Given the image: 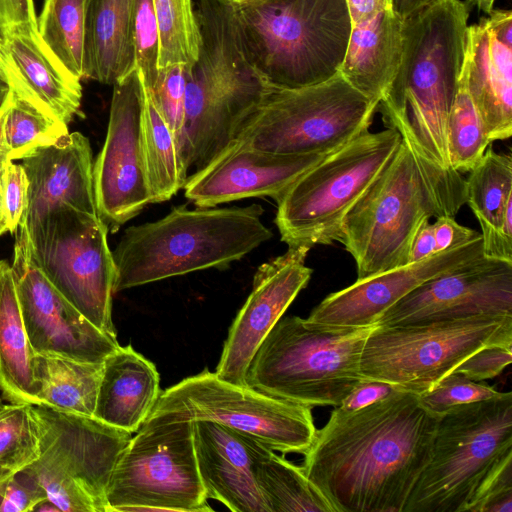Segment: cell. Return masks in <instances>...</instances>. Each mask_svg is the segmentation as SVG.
<instances>
[{
  "label": "cell",
  "instance_id": "1",
  "mask_svg": "<svg viewBox=\"0 0 512 512\" xmlns=\"http://www.w3.org/2000/svg\"><path fill=\"white\" fill-rule=\"evenodd\" d=\"M438 419L405 391L350 414L332 411L301 468L334 512H403Z\"/></svg>",
  "mask_w": 512,
  "mask_h": 512
},
{
  "label": "cell",
  "instance_id": "2",
  "mask_svg": "<svg viewBox=\"0 0 512 512\" xmlns=\"http://www.w3.org/2000/svg\"><path fill=\"white\" fill-rule=\"evenodd\" d=\"M470 9L461 0H436L402 20L397 71L377 110L416 153L454 170L447 122L464 65Z\"/></svg>",
  "mask_w": 512,
  "mask_h": 512
},
{
  "label": "cell",
  "instance_id": "3",
  "mask_svg": "<svg viewBox=\"0 0 512 512\" xmlns=\"http://www.w3.org/2000/svg\"><path fill=\"white\" fill-rule=\"evenodd\" d=\"M201 46L185 67V114L177 141L187 175L236 141L264 101L270 85L246 48L232 0H198Z\"/></svg>",
  "mask_w": 512,
  "mask_h": 512
},
{
  "label": "cell",
  "instance_id": "4",
  "mask_svg": "<svg viewBox=\"0 0 512 512\" xmlns=\"http://www.w3.org/2000/svg\"><path fill=\"white\" fill-rule=\"evenodd\" d=\"M466 179L421 158L404 140L345 216L338 241L354 258L357 279L409 264L417 231L432 216L455 217Z\"/></svg>",
  "mask_w": 512,
  "mask_h": 512
},
{
  "label": "cell",
  "instance_id": "5",
  "mask_svg": "<svg viewBox=\"0 0 512 512\" xmlns=\"http://www.w3.org/2000/svg\"><path fill=\"white\" fill-rule=\"evenodd\" d=\"M264 209L174 207L153 222L127 228L112 251L114 293L240 260L273 232L262 222Z\"/></svg>",
  "mask_w": 512,
  "mask_h": 512
},
{
  "label": "cell",
  "instance_id": "6",
  "mask_svg": "<svg viewBox=\"0 0 512 512\" xmlns=\"http://www.w3.org/2000/svg\"><path fill=\"white\" fill-rule=\"evenodd\" d=\"M249 55L266 82L297 89L339 73L352 21L346 0H232Z\"/></svg>",
  "mask_w": 512,
  "mask_h": 512
},
{
  "label": "cell",
  "instance_id": "7",
  "mask_svg": "<svg viewBox=\"0 0 512 512\" xmlns=\"http://www.w3.org/2000/svg\"><path fill=\"white\" fill-rule=\"evenodd\" d=\"M512 464V393L454 407L437 423L431 456L403 512H471Z\"/></svg>",
  "mask_w": 512,
  "mask_h": 512
},
{
  "label": "cell",
  "instance_id": "8",
  "mask_svg": "<svg viewBox=\"0 0 512 512\" xmlns=\"http://www.w3.org/2000/svg\"><path fill=\"white\" fill-rule=\"evenodd\" d=\"M376 325L326 326L298 316H282L256 351L246 383L272 397L310 408L336 407L364 379L361 353Z\"/></svg>",
  "mask_w": 512,
  "mask_h": 512
},
{
  "label": "cell",
  "instance_id": "9",
  "mask_svg": "<svg viewBox=\"0 0 512 512\" xmlns=\"http://www.w3.org/2000/svg\"><path fill=\"white\" fill-rule=\"evenodd\" d=\"M401 140L394 128L366 131L300 175L276 201L281 240L309 248L338 241L345 216Z\"/></svg>",
  "mask_w": 512,
  "mask_h": 512
},
{
  "label": "cell",
  "instance_id": "10",
  "mask_svg": "<svg viewBox=\"0 0 512 512\" xmlns=\"http://www.w3.org/2000/svg\"><path fill=\"white\" fill-rule=\"evenodd\" d=\"M377 107L340 73L303 88L270 86L238 140L279 155L330 154L369 131Z\"/></svg>",
  "mask_w": 512,
  "mask_h": 512
},
{
  "label": "cell",
  "instance_id": "11",
  "mask_svg": "<svg viewBox=\"0 0 512 512\" xmlns=\"http://www.w3.org/2000/svg\"><path fill=\"white\" fill-rule=\"evenodd\" d=\"M512 346V316L468 318L402 326L376 325L360 358L364 379L421 394L487 345Z\"/></svg>",
  "mask_w": 512,
  "mask_h": 512
},
{
  "label": "cell",
  "instance_id": "12",
  "mask_svg": "<svg viewBox=\"0 0 512 512\" xmlns=\"http://www.w3.org/2000/svg\"><path fill=\"white\" fill-rule=\"evenodd\" d=\"M200 480L193 421L149 416L132 436L106 489L112 511H212Z\"/></svg>",
  "mask_w": 512,
  "mask_h": 512
},
{
  "label": "cell",
  "instance_id": "13",
  "mask_svg": "<svg viewBox=\"0 0 512 512\" xmlns=\"http://www.w3.org/2000/svg\"><path fill=\"white\" fill-rule=\"evenodd\" d=\"M32 256L50 283L91 323L117 338L112 321L116 276L108 228L68 205L27 227Z\"/></svg>",
  "mask_w": 512,
  "mask_h": 512
},
{
  "label": "cell",
  "instance_id": "14",
  "mask_svg": "<svg viewBox=\"0 0 512 512\" xmlns=\"http://www.w3.org/2000/svg\"><path fill=\"white\" fill-rule=\"evenodd\" d=\"M156 415L216 422L282 454L304 455L317 432L310 407L227 382L207 369L161 391L149 414Z\"/></svg>",
  "mask_w": 512,
  "mask_h": 512
},
{
  "label": "cell",
  "instance_id": "15",
  "mask_svg": "<svg viewBox=\"0 0 512 512\" xmlns=\"http://www.w3.org/2000/svg\"><path fill=\"white\" fill-rule=\"evenodd\" d=\"M107 133L93 163L97 214L114 233L152 204L143 150L146 92L135 69L115 83Z\"/></svg>",
  "mask_w": 512,
  "mask_h": 512
},
{
  "label": "cell",
  "instance_id": "16",
  "mask_svg": "<svg viewBox=\"0 0 512 512\" xmlns=\"http://www.w3.org/2000/svg\"><path fill=\"white\" fill-rule=\"evenodd\" d=\"M39 435V456L25 467L35 478L74 483L108 512L106 489L133 434L94 416L31 405Z\"/></svg>",
  "mask_w": 512,
  "mask_h": 512
},
{
  "label": "cell",
  "instance_id": "17",
  "mask_svg": "<svg viewBox=\"0 0 512 512\" xmlns=\"http://www.w3.org/2000/svg\"><path fill=\"white\" fill-rule=\"evenodd\" d=\"M11 267L34 352L103 363L118 349L117 338L91 323L45 277L33 259L23 220L16 231Z\"/></svg>",
  "mask_w": 512,
  "mask_h": 512
},
{
  "label": "cell",
  "instance_id": "18",
  "mask_svg": "<svg viewBox=\"0 0 512 512\" xmlns=\"http://www.w3.org/2000/svg\"><path fill=\"white\" fill-rule=\"evenodd\" d=\"M479 315L512 316V263L485 256L434 277L377 321L402 326Z\"/></svg>",
  "mask_w": 512,
  "mask_h": 512
},
{
  "label": "cell",
  "instance_id": "19",
  "mask_svg": "<svg viewBox=\"0 0 512 512\" xmlns=\"http://www.w3.org/2000/svg\"><path fill=\"white\" fill-rule=\"evenodd\" d=\"M310 249L288 246L284 254L258 267L252 290L224 342L215 370L220 379L248 386L247 372L256 351L311 278L312 269L305 265Z\"/></svg>",
  "mask_w": 512,
  "mask_h": 512
},
{
  "label": "cell",
  "instance_id": "20",
  "mask_svg": "<svg viewBox=\"0 0 512 512\" xmlns=\"http://www.w3.org/2000/svg\"><path fill=\"white\" fill-rule=\"evenodd\" d=\"M480 235L460 247L384 272L357 279L324 298L306 318L309 322L349 328L376 325L381 315L424 282L479 259Z\"/></svg>",
  "mask_w": 512,
  "mask_h": 512
},
{
  "label": "cell",
  "instance_id": "21",
  "mask_svg": "<svg viewBox=\"0 0 512 512\" xmlns=\"http://www.w3.org/2000/svg\"><path fill=\"white\" fill-rule=\"evenodd\" d=\"M327 155L273 154L237 139L188 176L184 195L204 208L251 197L267 196L277 201L300 175Z\"/></svg>",
  "mask_w": 512,
  "mask_h": 512
},
{
  "label": "cell",
  "instance_id": "22",
  "mask_svg": "<svg viewBox=\"0 0 512 512\" xmlns=\"http://www.w3.org/2000/svg\"><path fill=\"white\" fill-rule=\"evenodd\" d=\"M194 448L207 499L233 512H269L258 487L255 465L264 445L257 438L222 424L193 421Z\"/></svg>",
  "mask_w": 512,
  "mask_h": 512
},
{
  "label": "cell",
  "instance_id": "23",
  "mask_svg": "<svg viewBox=\"0 0 512 512\" xmlns=\"http://www.w3.org/2000/svg\"><path fill=\"white\" fill-rule=\"evenodd\" d=\"M21 160L28 180V205L22 219L27 227L61 205L98 215L92 149L85 135L68 133L53 144L36 148Z\"/></svg>",
  "mask_w": 512,
  "mask_h": 512
},
{
  "label": "cell",
  "instance_id": "24",
  "mask_svg": "<svg viewBox=\"0 0 512 512\" xmlns=\"http://www.w3.org/2000/svg\"><path fill=\"white\" fill-rule=\"evenodd\" d=\"M0 48L13 93L68 126L80 111L81 80L56 59L37 27L4 31L0 34Z\"/></svg>",
  "mask_w": 512,
  "mask_h": 512
},
{
  "label": "cell",
  "instance_id": "25",
  "mask_svg": "<svg viewBox=\"0 0 512 512\" xmlns=\"http://www.w3.org/2000/svg\"><path fill=\"white\" fill-rule=\"evenodd\" d=\"M469 94L489 142L512 134V47L490 31L487 19L467 30L463 65Z\"/></svg>",
  "mask_w": 512,
  "mask_h": 512
},
{
  "label": "cell",
  "instance_id": "26",
  "mask_svg": "<svg viewBox=\"0 0 512 512\" xmlns=\"http://www.w3.org/2000/svg\"><path fill=\"white\" fill-rule=\"evenodd\" d=\"M155 365L131 345L119 346L103 362L94 417L135 433L151 413L158 396Z\"/></svg>",
  "mask_w": 512,
  "mask_h": 512
},
{
  "label": "cell",
  "instance_id": "27",
  "mask_svg": "<svg viewBox=\"0 0 512 512\" xmlns=\"http://www.w3.org/2000/svg\"><path fill=\"white\" fill-rule=\"evenodd\" d=\"M402 51V20L392 11L352 25L340 75L379 104L397 71Z\"/></svg>",
  "mask_w": 512,
  "mask_h": 512
},
{
  "label": "cell",
  "instance_id": "28",
  "mask_svg": "<svg viewBox=\"0 0 512 512\" xmlns=\"http://www.w3.org/2000/svg\"><path fill=\"white\" fill-rule=\"evenodd\" d=\"M466 179V204L481 226L483 255L512 263V157L488 147Z\"/></svg>",
  "mask_w": 512,
  "mask_h": 512
},
{
  "label": "cell",
  "instance_id": "29",
  "mask_svg": "<svg viewBox=\"0 0 512 512\" xmlns=\"http://www.w3.org/2000/svg\"><path fill=\"white\" fill-rule=\"evenodd\" d=\"M135 0H87L84 79L114 85L135 70Z\"/></svg>",
  "mask_w": 512,
  "mask_h": 512
},
{
  "label": "cell",
  "instance_id": "30",
  "mask_svg": "<svg viewBox=\"0 0 512 512\" xmlns=\"http://www.w3.org/2000/svg\"><path fill=\"white\" fill-rule=\"evenodd\" d=\"M33 356L12 267L0 260V390L11 403L37 404Z\"/></svg>",
  "mask_w": 512,
  "mask_h": 512
},
{
  "label": "cell",
  "instance_id": "31",
  "mask_svg": "<svg viewBox=\"0 0 512 512\" xmlns=\"http://www.w3.org/2000/svg\"><path fill=\"white\" fill-rule=\"evenodd\" d=\"M102 372L103 363L34 352L36 405L93 416Z\"/></svg>",
  "mask_w": 512,
  "mask_h": 512
},
{
  "label": "cell",
  "instance_id": "32",
  "mask_svg": "<svg viewBox=\"0 0 512 512\" xmlns=\"http://www.w3.org/2000/svg\"><path fill=\"white\" fill-rule=\"evenodd\" d=\"M255 475L269 512H334L301 466L277 455L265 444L256 460Z\"/></svg>",
  "mask_w": 512,
  "mask_h": 512
},
{
  "label": "cell",
  "instance_id": "33",
  "mask_svg": "<svg viewBox=\"0 0 512 512\" xmlns=\"http://www.w3.org/2000/svg\"><path fill=\"white\" fill-rule=\"evenodd\" d=\"M143 150L152 203L168 201L184 187L188 175L181 165L174 134L147 93Z\"/></svg>",
  "mask_w": 512,
  "mask_h": 512
},
{
  "label": "cell",
  "instance_id": "34",
  "mask_svg": "<svg viewBox=\"0 0 512 512\" xmlns=\"http://www.w3.org/2000/svg\"><path fill=\"white\" fill-rule=\"evenodd\" d=\"M87 0H44L37 17L38 33L73 76L84 79V41Z\"/></svg>",
  "mask_w": 512,
  "mask_h": 512
},
{
  "label": "cell",
  "instance_id": "35",
  "mask_svg": "<svg viewBox=\"0 0 512 512\" xmlns=\"http://www.w3.org/2000/svg\"><path fill=\"white\" fill-rule=\"evenodd\" d=\"M160 34L158 67L191 68L199 56L201 35L193 0H152Z\"/></svg>",
  "mask_w": 512,
  "mask_h": 512
},
{
  "label": "cell",
  "instance_id": "36",
  "mask_svg": "<svg viewBox=\"0 0 512 512\" xmlns=\"http://www.w3.org/2000/svg\"><path fill=\"white\" fill-rule=\"evenodd\" d=\"M489 144L469 94L463 68L447 122V149L451 167L460 173L470 172L483 157Z\"/></svg>",
  "mask_w": 512,
  "mask_h": 512
},
{
  "label": "cell",
  "instance_id": "37",
  "mask_svg": "<svg viewBox=\"0 0 512 512\" xmlns=\"http://www.w3.org/2000/svg\"><path fill=\"white\" fill-rule=\"evenodd\" d=\"M5 131L11 161L21 160L36 148L53 144L69 133L67 125L44 114L13 91Z\"/></svg>",
  "mask_w": 512,
  "mask_h": 512
},
{
  "label": "cell",
  "instance_id": "38",
  "mask_svg": "<svg viewBox=\"0 0 512 512\" xmlns=\"http://www.w3.org/2000/svg\"><path fill=\"white\" fill-rule=\"evenodd\" d=\"M39 456V435L31 404L11 403L0 412V467L22 470Z\"/></svg>",
  "mask_w": 512,
  "mask_h": 512
},
{
  "label": "cell",
  "instance_id": "39",
  "mask_svg": "<svg viewBox=\"0 0 512 512\" xmlns=\"http://www.w3.org/2000/svg\"><path fill=\"white\" fill-rule=\"evenodd\" d=\"M493 387L451 372L430 390L417 395L419 404L430 414L440 417L448 410L500 395Z\"/></svg>",
  "mask_w": 512,
  "mask_h": 512
},
{
  "label": "cell",
  "instance_id": "40",
  "mask_svg": "<svg viewBox=\"0 0 512 512\" xmlns=\"http://www.w3.org/2000/svg\"><path fill=\"white\" fill-rule=\"evenodd\" d=\"M135 69L146 89L156 81L160 34L152 0H135L133 18Z\"/></svg>",
  "mask_w": 512,
  "mask_h": 512
},
{
  "label": "cell",
  "instance_id": "41",
  "mask_svg": "<svg viewBox=\"0 0 512 512\" xmlns=\"http://www.w3.org/2000/svg\"><path fill=\"white\" fill-rule=\"evenodd\" d=\"M145 90L174 134L177 144L185 114V66L176 64L159 68L153 87Z\"/></svg>",
  "mask_w": 512,
  "mask_h": 512
},
{
  "label": "cell",
  "instance_id": "42",
  "mask_svg": "<svg viewBox=\"0 0 512 512\" xmlns=\"http://www.w3.org/2000/svg\"><path fill=\"white\" fill-rule=\"evenodd\" d=\"M28 205V180L21 164L4 165L0 191V209L8 232L16 233Z\"/></svg>",
  "mask_w": 512,
  "mask_h": 512
},
{
  "label": "cell",
  "instance_id": "43",
  "mask_svg": "<svg viewBox=\"0 0 512 512\" xmlns=\"http://www.w3.org/2000/svg\"><path fill=\"white\" fill-rule=\"evenodd\" d=\"M511 361L512 346L487 345L467 357L453 372L473 381H484L501 374Z\"/></svg>",
  "mask_w": 512,
  "mask_h": 512
},
{
  "label": "cell",
  "instance_id": "44",
  "mask_svg": "<svg viewBox=\"0 0 512 512\" xmlns=\"http://www.w3.org/2000/svg\"><path fill=\"white\" fill-rule=\"evenodd\" d=\"M44 499H47V495L42 486L23 468L9 478L0 512H31Z\"/></svg>",
  "mask_w": 512,
  "mask_h": 512
},
{
  "label": "cell",
  "instance_id": "45",
  "mask_svg": "<svg viewBox=\"0 0 512 512\" xmlns=\"http://www.w3.org/2000/svg\"><path fill=\"white\" fill-rule=\"evenodd\" d=\"M398 391L402 390L389 383L363 379L350 391L341 404L335 407L333 412L340 415L350 414Z\"/></svg>",
  "mask_w": 512,
  "mask_h": 512
},
{
  "label": "cell",
  "instance_id": "46",
  "mask_svg": "<svg viewBox=\"0 0 512 512\" xmlns=\"http://www.w3.org/2000/svg\"><path fill=\"white\" fill-rule=\"evenodd\" d=\"M471 512H512V464L493 479Z\"/></svg>",
  "mask_w": 512,
  "mask_h": 512
},
{
  "label": "cell",
  "instance_id": "47",
  "mask_svg": "<svg viewBox=\"0 0 512 512\" xmlns=\"http://www.w3.org/2000/svg\"><path fill=\"white\" fill-rule=\"evenodd\" d=\"M436 218L432 224L436 253L460 247L480 235L479 232L457 223L454 217L443 215Z\"/></svg>",
  "mask_w": 512,
  "mask_h": 512
},
{
  "label": "cell",
  "instance_id": "48",
  "mask_svg": "<svg viewBox=\"0 0 512 512\" xmlns=\"http://www.w3.org/2000/svg\"><path fill=\"white\" fill-rule=\"evenodd\" d=\"M20 26L37 27L34 0H0V34Z\"/></svg>",
  "mask_w": 512,
  "mask_h": 512
},
{
  "label": "cell",
  "instance_id": "49",
  "mask_svg": "<svg viewBox=\"0 0 512 512\" xmlns=\"http://www.w3.org/2000/svg\"><path fill=\"white\" fill-rule=\"evenodd\" d=\"M346 3L352 25L366 22L384 11H392L391 0H346Z\"/></svg>",
  "mask_w": 512,
  "mask_h": 512
},
{
  "label": "cell",
  "instance_id": "50",
  "mask_svg": "<svg viewBox=\"0 0 512 512\" xmlns=\"http://www.w3.org/2000/svg\"><path fill=\"white\" fill-rule=\"evenodd\" d=\"M435 253L433 226L429 221H426L416 233L410 250L409 263L428 258Z\"/></svg>",
  "mask_w": 512,
  "mask_h": 512
},
{
  "label": "cell",
  "instance_id": "51",
  "mask_svg": "<svg viewBox=\"0 0 512 512\" xmlns=\"http://www.w3.org/2000/svg\"><path fill=\"white\" fill-rule=\"evenodd\" d=\"M487 19L491 33L502 43L512 47L511 10L493 9Z\"/></svg>",
  "mask_w": 512,
  "mask_h": 512
},
{
  "label": "cell",
  "instance_id": "52",
  "mask_svg": "<svg viewBox=\"0 0 512 512\" xmlns=\"http://www.w3.org/2000/svg\"><path fill=\"white\" fill-rule=\"evenodd\" d=\"M436 0H391L392 11L401 20Z\"/></svg>",
  "mask_w": 512,
  "mask_h": 512
},
{
  "label": "cell",
  "instance_id": "53",
  "mask_svg": "<svg viewBox=\"0 0 512 512\" xmlns=\"http://www.w3.org/2000/svg\"><path fill=\"white\" fill-rule=\"evenodd\" d=\"M9 105L0 113V165L2 166L11 161L9 158L10 149L5 131V121Z\"/></svg>",
  "mask_w": 512,
  "mask_h": 512
},
{
  "label": "cell",
  "instance_id": "54",
  "mask_svg": "<svg viewBox=\"0 0 512 512\" xmlns=\"http://www.w3.org/2000/svg\"><path fill=\"white\" fill-rule=\"evenodd\" d=\"M12 99V88L9 82L0 78V113L10 104Z\"/></svg>",
  "mask_w": 512,
  "mask_h": 512
},
{
  "label": "cell",
  "instance_id": "55",
  "mask_svg": "<svg viewBox=\"0 0 512 512\" xmlns=\"http://www.w3.org/2000/svg\"><path fill=\"white\" fill-rule=\"evenodd\" d=\"M463 2L469 9L477 7L479 11H482L485 14L489 15L491 11L494 9L493 7L495 0H465Z\"/></svg>",
  "mask_w": 512,
  "mask_h": 512
},
{
  "label": "cell",
  "instance_id": "56",
  "mask_svg": "<svg viewBox=\"0 0 512 512\" xmlns=\"http://www.w3.org/2000/svg\"><path fill=\"white\" fill-rule=\"evenodd\" d=\"M33 511L37 512H60L59 508L48 498L38 503Z\"/></svg>",
  "mask_w": 512,
  "mask_h": 512
},
{
  "label": "cell",
  "instance_id": "57",
  "mask_svg": "<svg viewBox=\"0 0 512 512\" xmlns=\"http://www.w3.org/2000/svg\"><path fill=\"white\" fill-rule=\"evenodd\" d=\"M14 472L0 467V505L3 499L6 484Z\"/></svg>",
  "mask_w": 512,
  "mask_h": 512
},
{
  "label": "cell",
  "instance_id": "58",
  "mask_svg": "<svg viewBox=\"0 0 512 512\" xmlns=\"http://www.w3.org/2000/svg\"><path fill=\"white\" fill-rule=\"evenodd\" d=\"M0 78H3L8 81L6 66H5V62L3 59L1 48H0Z\"/></svg>",
  "mask_w": 512,
  "mask_h": 512
},
{
  "label": "cell",
  "instance_id": "59",
  "mask_svg": "<svg viewBox=\"0 0 512 512\" xmlns=\"http://www.w3.org/2000/svg\"><path fill=\"white\" fill-rule=\"evenodd\" d=\"M6 232H8V229L0 209V236H2Z\"/></svg>",
  "mask_w": 512,
  "mask_h": 512
},
{
  "label": "cell",
  "instance_id": "60",
  "mask_svg": "<svg viewBox=\"0 0 512 512\" xmlns=\"http://www.w3.org/2000/svg\"><path fill=\"white\" fill-rule=\"evenodd\" d=\"M3 168H4V166L0 165V191H1V184H2Z\"/></svg>",
  "mask_w": 512,
  "mask_h": 512
},
{
  "label": "cell",
  "instance_id": "61",
  "mask_svg": "<svg viewBox=\"0 0 512 512\" xmlns=\"http://www.w3.org/2000/svg\"><path fill=\"white\" fill-rule=\"evenodd\" d=\"M5 404L2 402L1 398H0V412L5 408Z\"/></svg>",
  "mask_w": 512,
  "mask_h": 512
}]
</instances>
